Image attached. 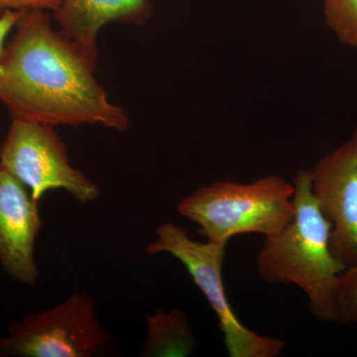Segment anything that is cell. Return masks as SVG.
<instances>
[{"instance_id": "obj_1", "label": "cell", "mask_w": 357, "mask_h": 357, "mask_svg": "<svg viewBox=\"0 0 357 357\" xmlns=\"http://www.w3.org/2000/svg\"><path fill=\"white\" fill-rule=\"evenodd\" d=\"M14 28L0 60V102L11 119L128 130V114L96 79V52L54 29L45 10L20 11Z\"/></svg>"}, {"instance_id": "obj_2", "label": "cell", "mask_w": 357, "mask_h": 357, "mask_svg": "<svg viewBox=\"0 0 357 357\" xmlns=\"http://www.w3.org/2000/svg\"><path fill=\"white\" fill-rule=\"evenodd\" d=\"M294 185L295 215L279 234L265 237L256 270L265 283L297 286L314 318L335 323L337 280L345 268L331 249L332 225L312 196L310 171L300 170Z\"/></svg>"}, {"instance_id": "obj_3", "label": "cell", "mask_w": 357, "mask_h": 357, "mask_svg": "<svg viewBox=\"0 0 357 357\" xmlns=\"http://www.w3.org/2000/svg\"><path fill=\"white\" fill-rule=\"evenodd\" d=\"M295 185L277 175L243 184L220 181L199 188L178 204L210 243L227 245L241 234H279L295 215Z\"/></svg>"}, {"instance_id": "obj_4", "label": "cell", "mask_w": 357, "mask_h": 357, "mask_svg": "<svg viewBox=\"0 0 357 357\" xmlns=\"http://www.w3.org/2000/svg\"><path fill=\"white\" fill-rule=\"evenodd\" d=\"M225 248L208 241L199 243L183 227L166 222L157 227L156 239L148 244L146 252L149 255L168 253L184 265L217 314L229 356H280L286 347L283 340L253 332L241 323L232 309L223 282Z\"/></svg>"}, {"instance_id": "obj_5", "label": "cell", "mask_w": 357, "mask_h": 357, "mask_svg": "<svg viewBox=\"0 0 357 357\" xmlns=\"http://www.w3.org/2000/svg\"><path fill=\"white\" fill-rule=\"evenodd\" d=\"M110 344L98 319L95 300L75 292L64 302L27 314L0 338V356L93 357Z\"/></svg>"}, {"instance_id": "obj_6", "label": "cell", "mask_w": 357, "mask_h": 357, "mask_svg": "<svg viewBox=\"0 0 357 357\" xmlns=\"http://www.w3.org/2000/svg\"><path fill=\"white\" fill-rule=\"evenodd\" d=\"M0 167L22 182L38 203L51 190H65L81 204L100 196L98 185L70 165L64 142L47 124L13 119L0 146Z\"/></svg>"}, {"instance_id": "obj_7", "label": "cell", "mask_w": 357, "mask_h": 357, "mask_svg": "<svg viewBox=\"0 0 357 357\" xmlns=\"http://www.w3.org/2000/svg\"><path fill=\"white\" fill-rule=\"evenodd\" d=\"M312 196L332 225L333 255L347 268L357 264V128L347 142L310 170Z\"/></svg>"}, {"instance_id": "obj_8", "label": "cell", "mask_w": 357, "mask_h": 357, "mask_svg": "<svg viewBox=\"0 0 357 357\" xmlns=\"http://www.w3.org/2000/svg\"><path fill=\"white\" fill-rule=\"evenodd\" d=\"M42 227L38 202L22 182L0 167V263L21 284L33 285L38 279L34 250Z\"/></svg>"}, {"instance_id": "obj_9", "label": "cell", "mask_w": 357, "mask_h": 357, "mask_svg": "<svg viewBox=\"0 0 357 357\" xmlns=\"http://www.w3.org/2000/svg\"><path fill=\"white\" fill-rule=\"evenodd\" d=\"M150 0H63L53 17L66 36L96 52L98 33L109 22L144 24L151 18Z\"/></svg>"}, {"instance_id": "obj_10", "label": "cell", "mask_w": 357, "mask_h": 357, "mask_svg": "<svg viewBox=\"0 0 357 357\" xmlns=\"http://www.w3.org/2000/svg\"><path fill=\"white\" fill-rule=\"evenodd\" d=\"M147 338L142 357H185L196 347L187 314L178 307L169 312L157 310L146 317Z\"/></svg>"}, {"instance_id": "obj_11", "label": "cell", "mask_w": 357, "mask_h": 357, "mask_svg": "<svg viewBox=\"0 0 357 357\" xmlns=\"http://www.w3.org/2000/svg\"><path fill=\"white\" fill-rule=\"evenodd\" d=\"M324 14L337 39L357 48V0H324Z\"/></svg>"}, {"instance_id": "obj_12", "label": "cell", "mask_w": 357, "mask_h": 357, "mask_svg": "<svg viewBox=\"0 0 357 357\" xmlns=\"http://www.w3.org/2000/svg\"><path fill=\"white\" fill-rule=\"evenodd\" d=\"M335 309V323L340 325L357 323V264L347 268L338 277Z\"/></svg>"}, {"instance_id": "obj_13", "label": "cell", "mask_w": 357, "mask_h": 357, "mask_svg": "<svg viewBox=\"0 0 357 357\" xmlns=\"http://www.w3.org/2000/svg\"><path fill=\"white\" fill-rule=\"evenodd\" d=\"M63 0H0V15L8 10L22 11L26 9L57 10Z\"/></svg>"}, {"instance_id": "obj_14", "label": "cell", "mask_w": 357, "mask_h": 357, "mask_svg": "<svg viewBox=\"0 0 357 357\" xmlns=\"http://www.w3.org/2000/svg\"><path fill=\"white\" fill-rule=\"evenodd\" d=\"M20 11L8 10L0 15V60L6 48V38L20 18Z\"/></svg>"}]
</instances>
